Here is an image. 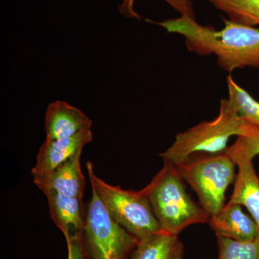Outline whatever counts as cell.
<instances>
[{"instance_id":"cell-17","label":"cell","mask_w":259,"mask_h":259,"mask_svg":"<svg viewBox=\"0 0 259 259\" xmlns=\"http://www.w3.org/2000/svg\"><path fill=\"white\" fill-rule=\"evenodd\" d=\"M218 259H259V236L251 241H235L217 236Z\"/></svg>"},{"instance_id":"cell-3","label":"cell","mask_w":259,"mask_h":259,"mask_svg":"<svg viewBox=\"0 0 259 259\" xmlns=\"http://www.w3.org/2000/svg\"><path fill=\"white\" fill-rule=\"evenodd\" d=\"M175 167L186 183L192 187L209 218L226 205V192L234 184L236 163L223 152L194 153Z\"/></svg>"},{"instance_id":"cell-1","label":"cell","mask_w":259,"mask_h":259,"mask_svg":"<svg viewBox=\"0 0 259 259\" xmlns=\"http://www.w3.org/2000/svg\"><path fill=\"white\" fill-rule=\"evenodd\" d=\"M223 20L224 28L221 30L200 25L189 15L160 22L146 21L169 33L182 35L190 52L201 56H215L221 69L230 74L244 68L259 69V28Z\"/></svg>"},{"instance_id":"cell-10","label":"cell","mask_w":259,"mask_h":259,"mask_svg":"<svg viewBox=\"0 0 259 259\" xmlns=\"http://www.w3.org/2000/svg\"><path fill=\"white\" fill-rule=\"evenodd\" d=\"M208 223L217 236L242 242L253 241L259 236L254 220L243 212L239 204L228 202L217 214L209 218Z\"/></svg>"},{"instance_id":"cell-15","label":"cell","mask_w":259,"mask_h":259,"mask_svg":"<svg viewBox=\"0 0 259 259\" xmlns=\"http://www.w3.org/2000/svg\"><path fill=\"white\" fill-rule=\"evenodd\" d=\"M228 100L237 114L247 122L259 125V102L236 82L231 75L226 78Z\"/></svg>"},{"instance_id":"cell-13","label":"cell","mask_w":259,"mask_h":259,"mask_svg":"<svg viewBox=\"0 0 259 259\" xmlns=\"http://www.w3.org/2000/svg\"><path fill=\"white\" fill-rule=\"evenodd\" d=\"M184 254L178 236L161 231L139 240L128 259H183Z\"/></svg>"},{"instance_id":"cell-12","label":"cell","mask_w":259,"mask_h":259,"mask_svg":"<svg viewBox=\"0 0 259 259\" xmlns=\"http://www.w3.org/2000/svg\"><path fill=\"white\" fill-rule=\"evenodd\" d=\"M235 163L238 167V172L229 202L246 207L259 230L258 175L255 171L253 160L238 159Z\"/></svg>"},{"instance_id":"cell-9","label":"cell","mask_w":259,"mask_h":259,"mask_svg":"<svg viewBox=\"0 0 259 259\" xmlns=\"http://www.w3.org/2000/svg\"><path fill=\"white\" fill-rule=\"evenodd\" d=\"M93 122L77 107L57 100L48 107L45 116L47 140L66 139L91 130Z\"/></svg>"},{"instance_id":"cell-8","label":"cell","mask_w":259,"mask_h":259,"mask_svg":"<svg viewBox=\"0 0 259 259\" xmlns=\"http://www.w3.org/2000/svg\"><path fill=\"white\" fill-rule=\"evenodd\" d=\"M82 151L44 176L33 177L35 185L44 192L83 199L85 179L81 171Z\"/></svg>"},{"instance_id":"cell-18","label":"cell","mask_w":259,"mask_h":259,"mask_svg":"<svg viewBox=\"0 0 259 259\" xmlns=\"http://www.w3.org/2000/svg\"><path fill=\"white\" fill-rule=\"evenodd\" d=\"M136 0H122L118 5V11L122 16L130 19L141 20V15L135 10ZM172 8L177 10L181 15H189L194 17L193 9L190 0H164Z\"/></svg>"},{"instance_id":"cell-6","label":"cell","mask_w":259,"mask_h":259,"mask_svg":"<svg viewBox=\"0 0 259 259\" xmlns=\"http://www.w3.org/2000/svg\"><path fill=\"white\" fill-rule=\"evenodd\" d=\"M82 240L90 259H127L139 241L116 222L93 187Z\"/></svg>"},{"instance_id":"cell-14","label":"cell","mask_w":259,"mask_h":259,"mask_svg":"<svg viewBox=\"0 0 259 259\" xmlns=\"http://www.w3.org/2000/svg\"><path fill=\"white\" fill-rule=\"evenodd\" d=\"M229 20L250 26L259 25V0H208Z\"/></svg>"},{"instance_id":"cell-16","label":"cell","mask_w":259,"mask_h":259,"mask_svg":"<svg viewBox=\"0 0 259 259\" xmlns=\"http://www.w3.org/2000/svg\"><path fill=\"white\" fill-rule=\"evenodd\" d=\"M226 151L234 161L238 159L253 160L259 155V125L248 122L243 134L237 136L236 142L228 146Z\"/></svg>"},{"instance_id":"cell-11","label":"cell","mask_w":259,"mask_h":259,"mask_svg":"<svg viewBox=\"0 0 259 259\" xmlns=\"http://www.w3.org/2000/svg\"><path fill=\"white\" fill-rule=\"evenodd\" d=\"M51 220L64 235L66 241L82 236L85 209L83 199L47 193Z\"/></svg>"},{"instance_id":"cell-19","label":"cell","mask_w":259,"mask_h":259,"mask_svg":"<svg viewBox=\"0 0 259 259\" xmlns=\"http://www.w3.org/2000/svg\"><path fill=\"white\" fill-rule=\"evenodd\" d=\"M68 259H90L83 245L82 236L66 241Z\"/></svg>"},{"instance_id":"cell-5","label":"cell","mask_w":259,"mask_h":259,"mask_svg":"<svg viewBox=\"0 0 259 259\" xmlns=\"http://www.w3.org/2000/svg\"><path fill=\"white\" fill-rule=\"evenodd\" d=\"M91 187L95 189L108 212L126 231L139 240L161 231L151 204L141 190H126L99 178L93 165L87 162Z\"/></svg>"},{"instance_id":"cell-2","label":"cell","mask_w":259,"mask_h":259,"mask_svg":"<svg viewBox=\"0 0 259 259\" xmlns=\"http://www.w3.org/2000/svg\"><path fill=\"white\" fill-rule=\"evenodd\" d=\"M185 183L175 165L163 161L157 175L141 190L151 204L162 231L177 236L187 227L209 221L203 207L187 193Z\"/></svg>"},{"instance_id":"cell-7","label":"cell","mask_w":259,"mask_h":259,"mask_svg":"<svg viewBox=\"0 0 259 259\" xmlns=\"http://www.w3.org/2000/svg\"><path fill=\"white\" fill-rule=\"evenodd\" d=\"M93 138L91 130H88L66 139H46L37 153L36 163L32 168V177L44 176L54 171L82 151L83 147L93 141Z\"/></svg>"},{"instance_id":"cell-4","label":"cell","mask_w":259,"mask_h":259,"mask_svg":"<svg viewBox=\"0 0 259 259\" xmlns=\"http://www.w3.org/2000/svg\"><path fill=\"white\" fill-rule=\"evenodd\" d=\"M248 122L238 116L228 99H222L219 114L177 135L171 147L159 155L163 161L180 163L194 153L226 151L232 136H239Z\"/></svg>"}]
</instances>
